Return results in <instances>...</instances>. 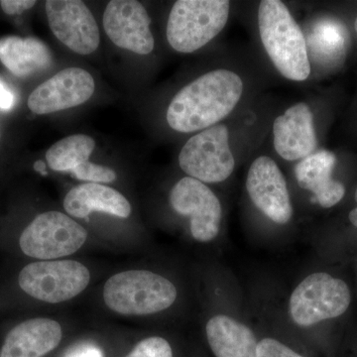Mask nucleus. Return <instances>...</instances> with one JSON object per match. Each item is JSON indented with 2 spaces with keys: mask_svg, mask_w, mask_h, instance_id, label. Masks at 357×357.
<instances>
[{
  "mask_svg": "<svg viewBox=\"0 0 357 357\" xmlns=\"http://www.w3.org/2000/svg\"><path fill=\"white\" fill-rule=\"evenodd\" d=\"M241 76L227 69L211 70L188 84L174 96L166 119L173 130L203 131L229 116L243 93Z\"/></svg>",
  "mask_w": 357,
  "mask_h": 357,
  "instance_id": "f257e3e1",
  "label": "nucleus"
},
{
  "mask_svg": "<svg viewBox=\"0 0 357 357\" xmlns=\"http://www.w3.org/2000/svg\"><path fill=\"white\" fill-rule=\"evenodd\" d=\"M258 27L263 47L282 76L306 81L311 74L306 39L286 4L280 0L262 1Z\"/></svg>",
  "mask_w": 357,
  "mask_h": 357,
  "instance_id": "f03ea898",
  "label": "nucleus"
},
{
  "mask_svg": "<svg viewBox=\"0 0 357 357\" xmlns=\"http://www.w3.org/2000/svg\"><path fill=\"white\" fill-rule=\"evenodd\" d=\"M177 289L165 277L147 270H128L110 277L103 300L112 311L123 316H147L172 306Z\"/></svg>",
  "mask_w": 357,
  "mask_h": 357,
  "instance_id": "7ed1b4c3",
  "label": "nucleus"
},
{
  "mask_svg": "<svg viewBox=\"0 0 357 357\" xmlns=\"http://www.w3.org/2000/svg\"><path fill=\"white\" fill-rule=\"evenodd\" d=\"M227 0H178L167 23L166 36L174 50L189 54L215 38L229 21Z\"/></svg>",
  "mask_w": 357,
  "mask_h": 357,
  "instance_id": "20e7f679",
  "label": "nucleus"
},
{
  "mask_svg": "<svg viewBox=\"0 0 357 357\" xmlns=\"http://www.w3.org/2000/svg\"><path fill=\"white\" fill-rule=\"evenodd\" d=\"M91 281L88 268L75 260H42L21 270L18 283L30 297L58 304L77 297Z\"/></svg>",
  "mask_w": 357,
  "mask_h": 357,
  "instance_id": "39448f33",
  "label": "nucleus"
},
{
  "mask_svg": "<svg viewBox=\"0 0 357 357\" xmlns=\"http://www.w3.org/2000/svg\"><path fill=\"white\" fill-rule=\"evenodd\" d=\"M351 302L344 281L328 273H314L301 282L290 298V314L301 326H311L344 314Z\"/></svg>",
  "mask_w": 357,
  "mask_h": 357,
  "instance_id": "423d86ee",
  "label": "nucleus"
},
{
  "mask_svg": "<svg viewBox=\"0 0 357 357\" xmlns=\"http://www.w3.org/2000/svg\"><path fill=\"white\" fill-rule=\"evenodd\" d=\"M88 231L61 211H46L33 220L20 239L21 250L36 259L51 260L77 252L86 243Z\"/></svg>",
  "mask_w": 357,
  "mask_h": 357,
  "instance_id": "0eeeda50",
  "label": "nucleus"
},
{
  "mask_svg": "<svg viewBox=\"0 0 357 357\" xmlns=\"http://www.w3.org/2000/svg\"><path fill=\"white\" fill-rule=\"evenodd\" d=\"M178 165L188 177L203 183H220L229 178L236 160L227 126L217 124L190 138L178 155Z\"/></svg>",
  "mask_w": 357,
  "mask_h": 357,
  "instance_id": "6e6552de",
  "label": "nucleus"
},
{
  "mask_svg": "<svg viewBox=\"0 0 357 357\" xmlns=\"http://www.w3.org/2000/svg\"><path fill=\"white\" fill-rule=\"evenodd\" d=\"M170 204L178 215L191 218V234L199 243H208L218 236L222 222L220 199L204 183L185 177L174 185Z\"/></svg>",
  "mask_w": 357,
  "mask_h": 357,
  "instance_id": "1a4fd4ad",
  "label": "nucleus"
},
{
  "mask_svg": "<svg viewBox=\"0 0 357 357\" xmlns=\"http://www.w3.org/2000/svg\"><path fill=\"white\" fill-rule=\"evenodd\" d=\"M45 8L52 32L70 50L79 55H89L98 50L100 28L83 1L48 0Z\"/></svg>",
  "mask_w": 357,
  "mask_h": 357,
  "instance_id": "9d476101",
  "label": "nucleus"
},
{
  "mask_svg": "<svg viewBox=\"0 0 357 357\" xmlns=\"http://www.w3.org/2000/svg\"><path fill=\"white\" fill-rule=\"evenodd\" d=\"M103 28L119 48L148 55L154 50L151 20L145 7L136 0H112L103 13Z\"/></svg>",
  "mask_w": 357,
  "mask_h": 357,
  "instance_id": "9b49d317",
  "label": "nucleus"
},
{
  "mask_svg": "<svg viewBox=\"0 0 357 357\" xmlns=\"http://www.w3.org/2000/svg\"><path fill=\"white\" fill-rule=\"evenodd\" d=\"M93 76L81 68H67L40 84L28 98L33 114L43 115L79 107L95 93Z\"/></svg>",
  "mask_w": 357,
  "mask_h": 357,
  "instance_id": "f8f14e48",
  "label": "nucleus"
},
{
  "mask_svg": "<svg viewBox=\"0 0 357 357\" xmlns=\"http://www.w3.org/2000/svg\"><path fill=\"white\" fill-rule=\"evenodd\" d=\"M251 201L258 210L274 222L286 225L293 215V206L287 183L280 168L268 156L256 158L246 178Z\"/></svg>",
  "mask_w": 357,
  "mask_h": 357,
  "instance_id": "ddd939ff",
  "label": "nucleus"
},
{
  "mask_svg": "<svg viewBox=\"0 0 357 357\" xmlns=\"http://www.w3.org/2000/svg\"><path fill=\"white\" fill-rule=\"evenodd\" d=\"M96 148V141L86 134H75L59 140L46 152V161L56 172L70 173L77 180L96 184H110L116 180V173L109 167L89 161Z\"/></svg>",
  "mask_w": 357,
  "mask_h": 357,
  "instance_id": "4468645a",
  "label": "nucleus"
},
{
  "mask_svg": "<svg viewBox=\"0 0 357 357\" xmlns=\"http://www.w3.org/2000/svg\"><path fill=\"white\" fill-rule=\"evenodd\" d=\"M273 135L275 150L284 160L297 161L314 153L318 139L309 105L297 103L277 117Z\"/></svg>",
  "mask_w": 357,
  "mask_h": 357,
  "instance_id": "2eb2a0df",
  "label": "nucleus"
},
{
  "mask_svg": "<svg viewBox=\"0 0 357 357\" xmlns=\"http://www.w3.org/2000/svg\"><path fill=\"white\" fill-rule=\"evenodd\" d=\"M62 326L47 318L28 319L13 328L2 345L0 357H43L62 340Z\"/></svg>",
  "mask_w": 357,
  "mask_h": 357,
  "instance_id": "dca6fc26",
  "label": "nucleus"
},
{
  "mask_svg": "<svg viewBox=\"0 0 357 357\" xmlns=\"http://www.w3.org/2000/svg\"><path fill=\"white\" fill-rule=\"evenodd\" d=\"M337 158L332 152L321 150L301 160L295 167L298 184L312 192L319 206L328 208L344 199L345 188L332 176Z\"/></svg>",
  "mask_w": 357,
  "mask_h": 357,
  "instance_id": "f3484780",
  "label": "nucleus"
},
{
  "mask_svg": "<svg viewBox=\"0 0 357 357\" xmlns=\"http://www.w3.org/2000/svg\"><path fill=\"white\" fill-rule=\"evenodd\" d=\"M64 208L73 218H84L93 211L128 218L131 213L128 199L109 185L86 183L73 188L64 199Z\"/></svg>",
  "mask_w": 357,
  "mask_h": 357,
  "instance_id": "a211bd4d",
  "label": "nucleus"
},
{
  "mask_svg": "<svg viewBox=\"0 0 357 357\" xmlns=\"http://www.w3.org/2000/svg\"><path fill=\"white\" fill-rule=\"evenodd\" d=\"M206 337L217 357H257V340L248 326L225 314L213 317L206 326Z\"/></svg>",
  "mask_w": 357,
  "mask_h": 357,
  "instance_id": "6ab92c4d",
  "label": "nucleus"
},
{
  "mask_svg": "<svg viewBox=\"0 0 357 357\" xmlns=\"http://www.w3.org/2000/svg\"><path fill=\"white\" fill-rule=\"evenodd\" d=\"M52 60L48 47L35 37L0 38V61L15 76L27 77L48 69Z\"/></svg>",
  "mask_w": 357,
  "mask_h": 357,
  "instance_id": "aec40b11",
  "label": "nucleus"
},
{
  "mask_svg": "<svg viewBox=\"0 0 357 357\" xmlns=\"http://www.w3.org/2000/svg\"><path fill=\"white\" fill-rule=\"evenodd\" d=\"M126 357H173V351L165 338L152 337L138 342Z\"/></svg>",
  "mask_w": 357,
  "mask_h": 357,
  "instance_id": "412c9836",
  "label": "nucleus"
},
{
  "mask_svg": "<svg viewBox=\"0 0 357 357\" xmlns=\"http://www.w3.org/2000/svg\"><path fill=\"white\" fill-rule=\"evenodd\" d=\"M257 357H304L274 338H264L258 342Z\"/></svg>",
  "mask_w": 357,
  "mask_h": 357,
  "instance_id": "4be33fe9",
  "label": "nucleus"
},
{
  "mask_svg": "<svg viewBox=\"0 0 357 357\" xmlns=\"http://www.w3.org/2000/svg\"><path fill=\"white\" fill-rule=\"evenodd\" d=\"M36 4V1L33 0H1L0 6L2 10L8 15H14V14H20L32 8Z\"/></svg>",
  "mask_w": 357,
  "mask_h": 357,
  "instance_id": "5701e85b",
  "label": "nucleus"
},
{
  "mask_svg": "<svg viewBox=\"0 0 357 357\" xmlns=\"http://www.w3.org/2000/svg\"><path fill=\"white\" fill-rule=\"evenodd\" d=\"M65 357H103V352L95 344H83L74 347Z\"/></svg>",
  "mask_w": 357,
  "mask_h": 357,
  "instance_id": "b1692460",
  "label": "nucleus"
},
{
  "mask_svg": "<svg viewBox=\"0 0 357 357\" xmlns=\"http://www.w3.org/2000/svg\"><path fill=\"white\" fill-rule=\"evenodd\" d=\"M14 103H15V98L13 93L0 82V109L4 110L13 109Z\"/></svg>",
  "mask_w": 357,
  "mask_h": 357,
  "instance_id": "393cba45",
  "label": "nucleus"
},
{
  "mask_svg": "<svg viewBox=\"0 0 357 357\" xmlns=\"http://www.w3.org/2000/svg\"><path fill=\"white\" fill-rule=\"evenodd\" d=\"M35 170L37 171V172L43 174V175H46V166H45V164L42 161H37L36 163H35L34 165Z\"/></svg>",
  "mask_w": 357,
  "mask_h": 357,
  "instance_id": "a878e982",
  "label": "nucleus"
},
{
  "mask_svg": "<svg viewBox=\"0 0 357 357\" xmlns=\"http://www.w3.org/2000/svg\"><path fill=\"white\" fill-rule=\"evenodd\" d=\"M349 220H351V222L354 227H357V208H354V210L349 213Z\"/></svg>",
  "mask_w": 357,
  "mask_h": 357,
  "instance_id": "bb28decb",
  "label": "nucleus"
},
{
  "mask_svg": "<svg viewBox=\"0 0 357 357\" xmlns=\"http://www.w3.org/2000/svg\"><path fill=\"white\" fill-rule=\"evenodd\" d=\"M354 28H356V31L357 33V18H356V22H354Z\"/></svg>",
  "mask_w": 357,
  "mask_h": 357,
  "instance_id": "cd10ccee",
  "label": "nucleus"
},
{
  "mask_svg": "<svg viewBox=\"0 0 357 357\" xmlns=\"http://www.w3.org/2000/svg\"><path fill=\"white\" fill-rule=\"evenodd\" d=\"M356 203H357V189H356Z\"/></svg>",
  "mask_w": 357,
  "mask_h": 357,
  "instance_id": "c85d7f7f",
  "label": "nucleus"
}]
</instances>
